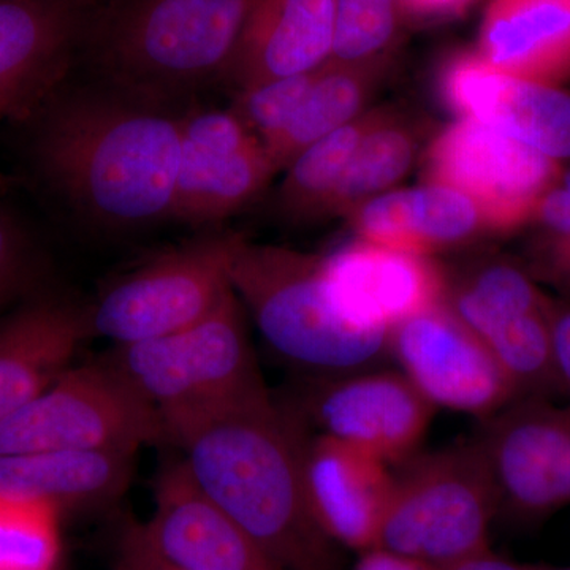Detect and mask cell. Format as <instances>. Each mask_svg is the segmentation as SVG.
Returning <instances> with one entry per match:
<instances>
[{
	"instance_id": "6da1fadb",
	"label": "cell",
	"mask_w": 570,
	"mask_h": 570,
	"mask_svg": "<svg viewBox=\"0 0 570 570\" xmlns=\"http://www.w3.org/2000/svg\"><path fill=\"white\" fill-rule=\"evenodd\" d=\"M168 444L198 490L283 570H341V547L314 515L306 439L275 401L187 423Z\"/></svg>"
},
{
	"instance_id": "7a4b0ae2",
	"label": "cell",
	"mask_w": 570,
	"mask_h": 570,
	"mask_svg": "<svg viewBox=\"0 0 570 570\" xmlns=\"http://www.w3.org/2000/svg\"><path fill=\"white\" fill-rule=\"evenodd\" d=\"M179 151L178 118L112 88L56 104L37 142L56 189L94 223L111 228L171 217Z\"/></svg>"
},
{
	"instance_id": "3957f363",
	"label": "cell",
	"mask_w": 570,
	"mask_h": 570,
	"mask_svg": "<svg viewBox=\"0 0 570 570\" xmlns=\"http://www.w3.org/2000/svg\"><path fill=\"white\" fill-rule=\"evenodd\" d=\"M249 0H99L82 47L112 89L167 107L230 78Z\"/></svg>"
},
{
	"instance_id": "277c9868",
	"label": "cell",
	"mask_w": 570,
	"mask_h": 570,
	"mask_svg": "<svg viewBox=\"0 0 570 570\" xmlns=\"http://www.w3.org/2000/svg\"><path fill=\"white\" fill-rule=\"evenodd\" d=\"M104 360L159 414L167 444L168 434L187 423L272 397L234 291L202 321L156 340L112 346Z\"/></svg>"
},
{
	"instance_id": "5b68a950",
	"label": "cell",
	"mask_w": 570,
	"mask_h": 570,
	"mask_svg": "<svg viewBox=\"0 0 570 570\" xmlns=\"http://www.w3.org/2000/svg\"><path fill=\"white\" fill-rule=\"evenodd\" d=\"M230 283L269 347L294 366L340 376L389 355V333L356 328L333 305L322 255L243 239Z\"/></svg>"
},
{
	"instance_id": "8992f818",
	"label": "cell",
	"mask_w": 570,
	"mask_h": 570,
	"mask_svg": "<svg viewBox=\"0 0 570 570\" xmlns=\"http://www.w3.org/2000/svg\"><path fill=\"white\" fill-rule=\"evenodd\" d=\"M497 489L478 439L439 450L393 478L376 547L444 568L489 549Z\"/></svg>"
},
{
	"instance_id": "52a82bcc",
	"label": "cell",
	"mask_w": 570,
	"mask_h": 570,
	"mask_svg": "<svg viewBox=\"0 0 570 570\" xmlns=\"http://www.w3.org/2000/svg\"><path fill=\"white\" fill-rule=\"evenodd\" d=\"M167 445L159 414L105 360L70 366L0 423V456L122 452Z\"/></svg>"
},
{
	"instance_id": "ba28073f",
	"label": "cell",
	"mask_w": 570,
	"mask_h": 570,
	"mask_svg": "<svg viewBox=\"0 0 570 570\" xmlns=\"http://www.w3.org/2000/svg\"><path fill=\"white\" fill-rule=\"evenodd\" d=\"M243 239L236 234L202 236L118 277L86 307L89 336L126 346L202 321L234 291L230 269Z\"/></svg>"
},
{
	"instance_id": "9c48e42d",
	"label": "cell",
	"mask_w": 570,
	"mask_h": 570,
	"mask_svg": "<svg viewBox=\"0 0 570 570\" xmlns=\"http://www.w3.org/2000/svg\"><path fill=\"white\" fill-rule=\"evenodd\" d=\"M558 176L554 159L474 119L448 127L426 157L428 181L466 195L494 232L531 219Z\"/></svg>"
},
{
	"instance_id": "30bf717a",
	"label": "cell",
	"mask_w": 570,
	"mask_h": 570,
	"mask_svg": "<svg viewBox=\"0 0 570 570\" xmlns=\"http://www.w3.org/2000/svg\"><path fill=\"white\" fill-rule=\"evenodd\" d=\"M478 442L499 509L532 521L570 504V406L515 400L489 417Z\"/></svg>"
},
{
	"instance_id": "8fae6325",
	"label": "cell",
	"mask_w": 570,
	"mask_h": 570,
	"mask_svg": "<svg viewBox=\"0 0 570 570\" xmlns=\"http://www.w3.org/2000/svg\"><path fill=\"white\" fill-rule=\"evenodd\" d=\"M389 354L434 409L489 419L517 400L489 348L448 303L390 330Z\"/></svg>"
},
{
	"instance_id": "7c38bea8",
	"label": "cell",
	"mask_w": 570,
	"mask_h": 570,
	"mask_svg": "<svg viewBox=\"0 0 570 570\" xmlns=\"http://www.w3.org/2000/svg\"><path fill=\"white\" fill-rule=\"evenodd\" d=\"M181 151L171 217L216 224L265 189L275 165L264 142L234 111H198L179 118Z\"/></svg>"
},
{
	"instance_id": "4fadbf2b",
	"label": "cell",
	"mask_w": 570,
	"mask_h": 570,
	"mask_svg": "<svg viewBox=\"0 0 570 570\" xmlns=\"http://www.w3.org/2000/svg\"><path fill=\"white\" fill-rule=\"evenodd\" d=\"M306 404L318 434L387 464L414 453L434 411L400 371L362 370L328 376L311 392Z\"/></svg>"
},
{
	"instance_id": "5bb4252c",
	"label": "cell",
	"mask_w": 570,
	"mask_h": 570,
	"mask_svg": "<svg viewBox=\"0 0 570 570\" xmlns=\"http://www.w3.org/2000/svg\"><path fill=\"white\" fill-rule=\"evenodd\" d=\"M322 272L341 316L367 332L389 333L448 299V279L428 255L365 239L322 257Z\"/></svg>"
},
{
	"instance_id": "9a60e30c",
	"label": "cell",
	"mask_w": 570,
	"mask_h": 570,
	"mask_svg": "<svg viewBox=\"0 0 570 570\" xmlns=\"http://www.w3.org/2000/svg\"><path fill=\"white\" fill-rule=\"evenodd\" d=\"M132 528L157 558L181 570H283L198 490L179 459L160 469L151 517Z\"/></svg>"
},
{
	"instance_id": "2e32d148",
	"label": "cell",
	"mask_w": 570,
	"mask_h": 570,
	"mask_svg": "<svg viewBox=\"0 0 570 570\" xmlns=\"http://www.w3.org/2000/svg\"><path fill=\"white\" fill-rule=\"evenodd\" d=\"M445 104L509 135L551 159L570 157V96L551 86L520 80L463 52L441 75Z\"/></svg>"
},
{
	"instance_id": "e0dca14e",
	"label": "cell",
	"mask_w": 570,
	"mask_h": 570,
	"mask_svg": "<svg viewBox=\"0 0 570 570\" xmlns=\"http://www.w3.org/2000/svg\"><path fill=\"white\" fill-rule=\"evenodd\" d=\"M99 0H0V116L47 88L78 47Z\"/></svg>"
},
{
	"instance_id": "ac0fdd59",
	"label": "cell",
	"mask_w": 570,
	"mask_h": 570,
	"mask_svg": "<svg viewBox=\"0 0 570 570\" xmlns=\"http://www.w3.org/2000/svg\"><path fill=\"white\" fill-rule=\"evenodd\" d=\"M305 479L314 515L333 542L362 553L376 547L393 487L387 463L317 434L306 439Z\"/></svg>"
},
{
	"instance_id": "d6986e66",
	"label": "cell",
	"mask_w": 570,
	"mask_h": 570,
	"mask_svg": "<svg viewBox=\"0 0 570 570\" xmlns=\"http://www.w3.org/2000/svg\"><path fill=\"white\" fill-rule=\"evenodd\" d=\"M336 0H249L230 78L239 89L309 73L332 56Z\"/></svg>"
},
{
	"instance_id": "ffe728a7",
	"label": "cell",
	"mask_w": 570,
	"mask_h": 570,
	"mask_svg": "<svg viewBox=\"0 0 570 570\" xmlns=\"http://www.w3.org/2000/svg\"><path fill=\"white\" fill-rule=\"evenodd\" d=\"M89 336L86 307L41 299L0 322V423L73 366Z\"/></svg>"
},
{
	"instance_id": "44dd1931",
	"label": "cell",
	"mask_w": 570,
	"mask_h": 570,
	"mask_svg": "<svg viewBox=\"0 0 570 570\" xmlns=\"http://www.w3.org/2000/svg\"><path fill=\"white\" fill-rule=\"evenodd\" d=\"M479 56L520 80L543 86L569 81L570 0H491Z\"/></svg>"
},
{
	"instance_id": "7402d4cb",
	"label": "cell",
	"mask_w": 570,
	"mask_h": 570,
	"mask_svg": "<svg viewBox=\"0 0 570 570\" xmlns=\"http://www.w3.org/2000/svg\"><path fill=\"white\" fill-rule=\"evenodd\" d=\"M348 217L365 242L428 257L485 228L466 195L438 184L377 195Z\"/></svg>"
},
{
	"instance_id": "603a6c76",
	"label": "cell",
	"mask_w": 570,
	"mask_h": 570,
	"mask_svg": "<svg viewBox=\"0 0 570 570\" xmlns=\"http://www.w3.org/2000/svg\"><path fill=\"white\" fill-rule=\"evenodd\" d=\"M134 453L37 452L0 456V494L62 510L105 508L126 493Z\"/></svg>"
},
{
	"instance_id": "cb8c5ba5",
	"label": "cell",
	"mask_w": 570,
	"mask_h": 570,
	"mask_svg": "<svg viewBox=\"0 0 570 570\" xmlns=\"http://www.w3.org/2000/svg\"><path fill=\"white\" fill-rule=\"evenodd\" d=\"M381 62L340 63L318 67L309 92L287 126L264 142L276 170L287 168L306 148L358 118L374 91Z\"/></svg>"
},
{
	"instance_id": "d4e9b609",
	"label": "cell",
	"mask_w": 570,
	"mask_h": 570,
	"mask_svg": "<svg viewBox=\"0 0 570 570\" xmlns=\"http://www.w3.org/2000/svg\"><path fill=\"white\" fill-rule=\"evenodd\" d=\"M417 140L392 112L374 111L340 186L330 202V216H351L360 206L384 193L407 174L414 163Z\"/></svg>"
},
{
	"instance_id": "484cf974",
	"label": "cell",
	"mask_w": 570,
	"mask_h": 570,
	"mask_svg": "<svg viewBox=\"0 0 570 570\" xmlns=\"http://www.w3.org/2000/svg\"><path fill=\"white\" fill-rule=\"evenodd\" d=\"M373 118L374 111L358 116L295 157L277 197L284 214L295 220L326 217L333 194Z\"/></svg>"
},
{
	"instance_id": "4316f807",
	"label": "cell",
	"mask_w": 570,
	"mask_h": 570,
	"mask_svg": "<svg viewBox=\"0 0 570 570\" xmlns=\"http://www.w3.org/2000/svg\"><path fill=\"white\" fill-rule=\"evenodd\" d=\"M62 517L48 502L0 494V570H61Z\"/></svg>"
},
{
	"instance_id": "83f0119b",
	"label": "cell",
	"mask_w": 570,
	"mask_h": 570,
	"mask_svg": "<svg viewBox=\"0 0 570 570\" xmlns=\"http://www.w3.org/2000/svg\"><path fill=\"white\" fill-rule=\"evenodd\" d=\"M400 0H336L335 36L328 61L382 62L396 32Z\"/></svg>"
},
{
	"instance_id": "f1b7e54d",
	"label": "cell",
	"mask_w": 570,
	"mask_h": 570,
	"mask_svg": "<svg viewBox=\"0 0 570 570\" xmlns=\"http://www.w3.org/2000/svg\"><path fill=\"white\" fill-rule=\"evenodd\" d=\"M316 73L314 70L239 89L234 112L255 137L265 142L291 121L309 92Z\"/></svg>"
},
{
	"instance_id": "f546056e",
	"label": "cell",
	"mask_w": 570,
	"mask_h": 570,
	"mask_svg": "<svg viewBox=\"0 0 570 570\" xmlns=\"http://www.w3.org/2000/svg\"><path fill=\"white\" fill-rule=\"evenodd\" d=\"M535 214L546 228L547 265L551 275L570 288V175L551 187Z\"/></svg>"
},
{
	"instance_id": "4dcf8cb0",
	"label": "cell",
	"mask_w": 570,
	"mask_h": 570,
	"mask_svg": "<svg viewBox=\"0 0 570 570\" xmlns=\"http://www.w3.org/2000/svg\"><path fill=\"white\" fill-rule=\"evenodd\" d=\"M24 269V250L17 230L0 217V302L13 291Z\"/></svg>"
},
{
	"instance_id": "1f68e13d",
	"label": "cell",
	"mask_w": 570,
	"mask_h": 570,
	"mask_svg": "<svg viewBox=\"0 0 570 570\" xmlns=\"http://www.w3.org/2000/svg\"><path fill=\"white\" fill-rule=\"evenodd\" d=\"M116 570H181L157 558L134 531L132 523L124 528L116 551Z\"/></svg>"
},
{
	"instance_id": "d6a6232c",
	"label": "cell",
	"mask_w": 570,
	"mask_h": 570,
	"mask_svg": "<svg viewBox=\"0 0 570 570\" xmlns=\"http://www.w3.org/2000/svg\"><path fill=\"white\" fill-rule=\"evenodd\" d=\"M551 347L558 384L570 395V311L553 309Z\"/></svg>"
},
{
	"instance_id": "836d02e7",
	"label": "cell",
	"mask_w": 570,
	"mask_h": 570,
	"mask_svg": "<svg viewBox=\"0 0 570 570\" xmlns=\"http://www.w3.org/2000/svg\"><path fill=\"white\" fill-rule=\"evenodd\" d=\"M354 570H438L412 558L401 557L393 551L371 549L363 551Z\"/></svg>"
},
{
	"instance_id": "e575fe53",
	"label": "cell",
	"mask_w": 570,
	"mask_h": 570,
	"mask_svg": "<svg viewBox=\"0 0 570 570\" xmlns=\"http://www.w3.org/2000/svg\"><path fill=\"white\" fill-rule=\"evenodd\" d=\"M438 570H534L523 568V566L515 564V562L505 560V558L498 557L497 553L489 549L478 551V553L469 554V557L461 558L455 562L439 568Z\"/></svg>"
},
{
	"instance_id": "d590c367",
	"label": "cell",
	"mask_w": 570,
	"mask_h": 570,
	"mask_svg": "<svg viewBox=\"0 0 570 570\" xmlns=\"http://www.w3.org/2000/svg\"><path fill=\"white\" fill-rule=\"evenodd\" d=\"M472 0H400V7L420 18H442L460 13Z\"/></svg>"
},
{
	"instance_id": "8d00e7d4",
	"label": "cell",
	"mask_w": 570,
	"mask_h": 570,
	"mask_svg": "<svg viewBox=\"0 0 570 570\" xmlns=\"http://www.w3.org/2000/svg\"><path fill=\"white\" fill-rule=\"evenodd\" d=\"M546 570H570V568H561V569H546Z\"/></svg>"
},
{
	"instance_id": "74e56055",
	"label": "cell",
	"mask_w": 570,
	"mask_h": 570,
	"mask_svg": "<svg viewBox=\"0 0 570 570\" xmlns=\"http://www.w3.org/2000/svg\"><path fill=\"white\" fill-rule=\"evenodd\" d=\"M0 118H2V116H0Z\"/></svg>"
}]
</instances>
